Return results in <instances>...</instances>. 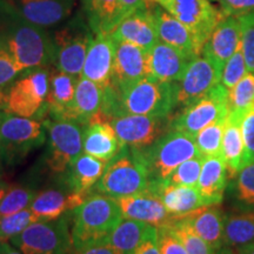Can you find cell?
<instances>
[{
	"label": "cell",
	"mask_w": 254,
	"mask_h": 254,
	"mask_svg": "<svg viewBox=\"0 0 254 254\" xmlns=\"http://www.w3.org/2000/svg\"><path fill=\"white\" fill-rule=\"evenodd\" d=\"M123 218L122 209L114 198L101 193L87 196L73 211L72 247L79 250L105 243Z\"/></svg>",
	"instance_id": "6da1fadb"
},
{
	"label": "cell",
	"mask_w": 254,
	"mask_h": 254,
	"mask_svg": "<svg viewBox=\"0 0 254 254\" xmlns=\"http://www.w3.org/2000/svg\"><path fill=\"white\" fill-rule=\"evenodd\" d=\"M152 177L148 164L141 150L123 148L109 161L95 190L111 198H122L150 190Z\"/></svg>",
	"instance_id": "7a4b0ae2"
},
{
	"label": "cell",
	"mask_w": 254,
	"mask_h": 254,
	"mask_svg": "<svg viewBox=\"0 0 254 254\" xmlns=\"http://www.w3.org/2000/svg\"><path fill=\"white\" fill-rule=\"evenodd\" d=\"M116 92L117 107L114 117L128 113L165 118L177 105L174 82L160 81L151 77Z\"/></svg>",
	"instance_id": "3957f363"
},
{
	"label": "cell",
	"mask_w": 254,
	"mask_h": 254,
	"mask_svg": "<svg viewBox=\"0 0 254 254\" xmlns=\"http://www.w3.org/2000/svg\"><path fill=\"white\" fill-rule=\"evenodd\" d=\"M150 168L152 180H166L176 168L189 159L200 157L194 136L173 129L141 150Z\"/></svg>",
	"instance_id": "277c9868"
},
{
	"label": "cell",
	"mask_w": 254,
	"mask_h": 254,
	"mask_svg": "<svg viewBox=\"0 0 254 254\" xmlns=\"http://www.w3.org/2000/svg\"><path fill=\"white\" fill-rule=\"evenodd\" d=\"M49 87V73L39 67L15 79L5 90L0 91V105L8 113L32 118L46 103Z\"/></svg>",
	"instance_id": "5b68a950"
},
{
	"label": "cell",
	"mask_w": 254,
	"mask_h": 254,
	"mask_svg": "<svg viewBox=\"0 0 254 254\" xmlns=\"http://www.w3.org/2000/svg\"><path fill=\"white\" fill-rule=\"evenodd\" d=\"M9 241L23 254H69L73 249L66 220L32 222Z\"/></svg>",
	"instance_id": "8992f818"
},
{
	"label": "cell",
	"mask_w": 254,
	"mask_h": 254,
	"mask_svg": "<svg viewBox=\"0 0 254 254\" xmlns=\"http://www.w3.org/2000/svg\"><path fill=\"white\" fill-rule=\"evenodd\" d=\"M93 31L79 17L72 23L57 32L53 38L55 59L57 68L60 72L80 77L86 59L87 50L93 40Z\"/></svg>",
	"instance_id": "52a82bcc"
},
{
	"label": "cell",
	"mask_w": 254,
	"mask_h": 254,
	"mask_svg": "<svg viewBox=\"0 0 254 254\" xmlns=\"http://www.w3.org/2000/svg\"><path fill=\"white\" fill-rule=\"evenodd\" d=\"M145 2L159 5L185 25L202 49L217 25L225 18L211 0H145Z\"/></svg>",
	"instance_id": "ba28073f"
},
{
	"label": "cell",
	"mask_w": 254,
	"mask_h": 254,
	"mask_svg": "<svg viewBox=\"0 0 254 254\" xmlns=\"http://www.w3.org/2000/svg\"><path fill=\"white\" fill-rule=\"evenodd\" d=\"M228 113V90L218 84L204 97L186 106L174 120L172 127L177 131L195 136L204 127L227 118Z\"/></svg>",
	"instance_id": "9c48e42d"
},
{
	"label": "cell",
	"mask_w": 254,
	"mask_h": 254,
	"mask_svg": "<svg viewBox=\"0 0 254 254\" xmlns=\"http://www.w3.org/2000/svg\"><path fill=\"white\" fill-rule=\"evenodd\" d=\"M222 67L204 55L196 56L187 65L179 81L174 82L177 105L189 106L208 93L221 80Z\"/></svg>",
	"instance_id": "30bf717a"
},
{
	"label": "cell",
	"mask_w": 254,
	"mask_h": 254,
	"mask_svg": "<svg viewBox=\"0 0 254 254\" xmlns=\"http://www.w3.org/2000/svg\"><path fill=\"white\" fill-rule=\"evenodd\" d=\"M45 141L41 124L26 117L6 114L0 125V154L15 160Z\"/></svg>",
	"instance_id": "8fae6325"
},
{
	"label": "cell",
	"mask_w": 254,
	"mask_h": 254,
	"mask_svg": "<svg viewBox=\"0 0 254 254\" xmlns=\"http://www.w3.org/2000/svg\"><path fill=\"white\" fill-rule=\"evenodd\" d=\"M50 134V167L62 173L84 151V133L77 122L56 120L47 125Z\"/></svg>",
	"instance_id": "7c38bea8"
},
{
	"label": "cell",
	"mask_w": 254,
	"mask_h": 254,
	"mask_svg": "<svg viewBox=\"0 0 254 254\" xmlns=\"http://www.w3.org/2000/svg\"><path fill=\"white\" fill-rule=\"evenodd\" d=\"M111 125L119 140L127 147L142 150L160 138L164 132V118L123 113L111 119Z\"/></svg>",
	"instance_id": "4fadbf2b"
},
{
	"label": "cell",
	"mask_w": 254,
	"mask_h": 254,
	"mask_svg": "<svg viewBox=\"0 0 254 254\" xmlns=\"http://www.w3.org/2000/svg\"><path fill=\"white\" fill-rule=\"evenodd\" d=\"M147 77H150V51L128 41H117L112 86L120 91Z\"/></svg>",
	"instance_id": "5bb4252c"
},
{
	"label": "cell",
	"mask_w": 254,
	"mask_h": 254,
	"mask_svg": "<svg viewBox=\"0 0 254 254\" xmlns=\"http://www.w3.org/2000/svg\"><path fill=\"white\" fill-rule=\"evenodd\" d=\"M117 41L111 36H94L87 50L81 77L95 82L104 91L112 86Z\"/></svg>",
	"instance_id": "9a60e30c"
},
{
	"label": "cell",
	"mask_w": 254,
	"mask_h": 254,
	"mask_svg": "<svg viewBox=\"0 0 254 254\" xmlns=\"http://www.w3.org/2000/svg\"><path fill=\"white\" fill-rule=\"evenodd\" d=\"M146 6L153 17L159 40L177 47L190 58L201 55L202 45L185 25L157 4H146Z\"/></svg>",
	"instance_id": "2e32d148"
},
{
	"label": "cell",
	"mask_w": 254,
	"mask_h": 254,
	"mask_svg": "<svg viewBox=\"0 0 254 254\" xmlns=\"http://www.w3.org/2000/svg\"><path fill=\"white\" fill-rule=\"evenodd\" d=\"M114 199L122 209L124 218L144 221L155 227H160L167 225L173 217L165 207L160 196L152 190Z\"/></svg>",
	"instance_id": "e0dca14e"
},
{
	"label": "cell",
	"mask_w": 254,
	"mask_h": 254,
	"mask_svg": "<svg viewBox=\"0 0 254 254\" xmlns=\"http://www.w3.org/2000/svg\"><path fill=\"white\" fill-rule=\"evenodd\" d=\"M21 17L43 28L55 26L71 14L74 0H8Z\"/></svg>",
	"instance_id": "ac0fdd59"
},
{
	"label": "cell",
	"mask_w": 254,
	"mask_h": 254,
	"mask_svg": "<svg viewBox=\"0 0 254 254\" xmlns=\"http://www.w3.org/2000/svg\"><path fill=\"white\" fill-rule=\"evenodd\" d=\"M241 44L240 17H225L205 43L202 53L224 68Z\"/></svg>",
	"instance_id": "d6986e66"
},
{
	"label": "cell",
	"mask_w": 254,
	"mask_h": 254,
	"mask_svg": "<svg viewBox=\"0 0 254 254\" xmlns=\"http://www.w3.org/2000/svg\"><path fill=\"white\" fill-rule=\"evenodd\" d=\"M177 217L189 224L199 237L208 243L209 246L214 250L215 254L222 250L226 215L218 205L201 206L194 211Z\"/></svg>",
	"instance_id": "ffe728a7"
},
{
	"label": "cell",
	"mask_w": 254,
	"mask_h": 254,
	"mask_svg": "<svg viewBox=\"0 0 254 254\" xmlns=\"http://www.w3.org/2000/svg\"><path fill=\"white\" fill-rule=\"evenodd\" d=\"M192 59L177 47L159 40L150 50V77L166 82L179 81Z\"/></svg>",
	"instance_id": "44dd1931"
},
{
	"label": "cell",
	"mask_w": 254,
	"mask_h": 254,
	"mask_svg": "<svg viewBox=\"0 0 254 254\" xmlns=\"http://www.w3.org/2000/svg\"><path fill=\"white\" fill-rule=\"evenodd\" d=\"M111 36L116 41H128L147 51L159 41L157 27L147 6L124 19Z\"/></svg>",
	"instance_id": "7402d4cb"
},
{
	"label": "cell",
	"mask_w": 254,
	"mask_h": 254,
	"mask_svg": "<svg viewBox=\"0 0 254 254\" xmlns=\"http://www.w3.org/2000/svg\"><path fill=\"white\" fill-rule=\"evenodd\" d=\"M18 18L19 13L8 0H0V91L9 86L21 73L8 49L9 38Z\"/></svg>",
	"instance_id": "603a6c76"
},
{
	"label": "cell",
	"mask_w": 254,
	"mask_h": 254,
	"mask_svg": "<svg viewBox=\"0 0 254 254\" xmlns=\"http://www.w3.org/2000/svg\"><path fill=\"white\" fill-rule=\"evenodd\" d=\"M84 132V152L101 160L110 161L118 155L125 145L119 140L113 126L106 120L87 124Z\"/></svg>",
	"instance_id": "cb8c5ba5"
},
{
	"label": "cell",
	"mask_w": 254,
	"mask_h": 254,
	"mask_svg": "<svg viewBox=\"0 0 254 254\" xmlns=\"http://www.w3.org/2000/svg\"><path fill=\"white\" fill-rule=\"evenodd\" d=\"M150 190L160 196L165 207L173 215L189 213L206 206L196 187L173 185L166 180H152Z\"/></svg>",
	"instance_id": "d4e9b609"
},
{
	"label": "cell",
	"mask_w": 254,
	"mask_h": 254,
	"mask_svg": "<svg viewBox=\"0 0 254 254\" xmlns=\"http://www.w3.org/2000/svg\"><path fill=\"white\" fill-rule=\"evenodd\" d=\"M228 171L221 155L204 158L196 189L205 205H218L224 198L227 186Z\"/></svg>",
	"instance_id": "484cf974"
},
{
	"label": "cell",
	"mask_w": 254,
	"mask_h": 254,
	"mask_svg": "<svg viewBox=\"0 0 254 254\" xmlns=\"http://www.w3.org/2000/svg\"><path fill=\"white\" fill-rule=\"evenodd\" d=\"M78 79L79 77L60 71L50 77L46 105L56 120H72V107Z\"/></svg>",
	"instance_id": "4316f807"
},
{
	"label": "cell",
	"mask_w": 254,
	"mask_h": 254,
	"mask_svg": "<svg viewBox=\"0 0 254 254\" xmlns=\"http://www.w3.org/2000/svg\"><path fill=\"white\" fill-rule=\"evenodd\" d=\"M87 198V193L74 192L66 195L59 190H51L34 198L30 209L36 221H52L58 219L67 209H74Z\"/></svg>",
	"instance_id": "83f0119b"
},
{
	"label": "cell",
	"mask_w": 254,
	"mask_h": 254,
	"mask_svg": "<svg viewBox=\"0 0 254 254\" xmlns=\"http://www.w3.org/2000/svg\"><path fill=\"white\" fill-rule=\"evenodd\" d=\"M243 116L244 114L236 112L228 113L222 136L220 155L226 164L230 179L237 177L241 168L245 166V146L240 127Z\"/></svg>",
	"instance_id": "f1b7e54d"
},
{
	"label": "cell",
	"mask_w": 254,
	"mask_h": 254,
	"mask_svg": "<svg viewBox=\"0 0 254 254\" xmlns=\"http://www.w3.org/2000/svg\"><path fill=\"white\" fill-rule=\"evenodd\" d=\"M105 91L103 88L80 75L72 107V122L87 124L103 111Z\"/></svg>",
	"instance_id": "f546056e"
},
{
	"label": "cell",
	"mask_w": 254,
	"mask_h": 254,
	"mask_svg": "<svg viewBox=\"0 0 254 254\" xmlns=\"http://www.w3.org/2000/svg\"><path fill=\"white\" fill-rule=\"evenodd\" d=\"M84 5L94 36H110L124 19L118 0H84Z\"/></svg>",
	"instance_id": "4dcf8cb0"
},
{
	"label": "cell",
	"mask_w": 254,
	"mask_h": 254,
	"mask_svg": "<svg viewBox=\"0 0 254 254\" xmlns=\"http://www.w3.org/2000/svg\"><path fill=\"white\" fill-rule=\"evenodd\" d=\"M155 228L147 222L123 218L105 243L110 244L122 254H128L140 245Z\"/></svg>",
	"instance_id": "1f68e13d"
},
{
	"label": "cell",
	"mask_w": 254,
	"mask_h": 254,
	"mask_svg": "<svg viewBox=\"0 0 254 254\" xmlns=\"http://www.w3.org/2000/svg\"><path fill=\"white\" fill-rule=\"evenodd\" d=\"M109 161L101 160L87 153H81L71 164V182L72 189L74 192L87 193L105 172Z\"/></svg>",
	"instance_id": "d6a6232c"
},
{
	"label": "cell",
	"mask_w": 254,
	"mask_h": 254,
	"mask_svg": "<svg viewBox=\"0 0 254 254\" xmlns=\"http://www.w3.org/2000/svg\"><path fill=\"white\" fill-rule=\"evenodd\" d=\"M252 243H254V211H239L228 214L224 225L225 249H239Z\"/></svg>",
	"instance_id": "836d02e7"
},
{
	"label": "cell",
	"mask_w": 254,
	"mask_h": 254,
	"mask_svg": "<svg viewBox=\"0 0 254 254\" xmlns=\"http://www.w3.org/2000/svg\"><path fill=\"white\" fill-rule=\"evenodd\" d=\"M167 226L172 230L178 239L182 241L187 254H215L209 244L199 237L189 224L178 218L177 215H173Z\"/></svg>",
	"instance_id": "e575fe53"
},
{
	"label": "cell",
	"mask_w": 254,
	"mask_h": 254,
	"mask_svg": "<svg viewBox=\"0 0 254 254\" xmlns=\"http://www.w3.org/2000/svg\"><path fill=\"white\" fill-rule=\"evenodd\" d=\"M226 119L227 118L212 123L211 125L204 127L194 136L195 144L198 146L200 154L204 158L220 155L222 136H224L225 126H226Z\"/></svg>",
	"instance_id": "d590c367"
},
{
	"label": "cell",
	"mask_w": 254,
	"mask_h": 254,
	"mask_svg": "<svg viewBox=\"0 0 254 254\" xmlns=\"http://www.w3.org/2000/svg\"><path fill=\"white\" fill-rule=\"evenodd\" d=\"M230 112L244 114L254 105V73L246 75L234 87L228 90Z\"/></svg>",
	"instance_id": "8d00e7d4"
},
{
	"label": "cell",
	"mask_w": 254,
	"mask_h": 254,
	"mask_svg": "<svg viewBox=\"0 0 254 254\" xmlns=\"http://www.w3.org/2000/svg\"><path fill=\"white\" fill-rule=\"evenodd\" d=\"M36 193L25 187H9L4 198L0 201V218L18 213L25 208L30 207Z\"/></svg>",
	"instance_id": "74e56055"
},
{
	"label": "cell",
	"mask_w": 254,
	"mask_h": 254,
	"mask_svg": "<svg viewBox=\"0 0 254 254\" xmlns=\"http://www.w3.org/2000/svg\"><path fill=\"white\" fill-rule=\"evenodd\" d=\"M202 161H204L202 155L189 159L173 171L172 174L166 179V182L173 184V185L196 187L200 172H201Z\"/></svg>",
	"instance_id": "f35d334b"
},
{
	"label": "cell",
	"mask_w": 254,
	"mask_h": 254,
	"mask_svg": "<svg viewBox=\"0 0 254 254\" xmlns=\"http://www.w3.org/2000/svg\"><path fill=\"white\" fill-rule=\"evenodd\" d=\"M34 222L33 214L30 207L18 213L0 218V240H11L12 238L21 233L25 228Z\"/></svg>",
	"instance_id": "ab89813d"
},
{
	"label": "cell",
	"mask_w": 254,
	"mask_h": 254,
	"mask_svg": "<svg viewBox=\"0 0 254 254\" xmlns=\"http://www.w3.org/2000/svg\"><path fill=\"white\" fill-rule=\"evenodd\" d=\"M247 72H249V69H247L245 57H244L240 44L239 49L227 60L224 68H222L220 84L226 87L227 90H231L232 87L236 86L238 82L245 77Z\"/></svg>",
	"instance_id": "60d3db41"
},
{
	"label": "cell",
	"mask_w": 254,
	"mask_h": 254,
	"mask_svg": "<svg viewBox=\"0 0 254 254\" xmlns=\"http://www.w3.org/2000/svg\"><path fill=\"white\" fill-rule=\"evenodd\" d=\"M241 19V50L249 72L254 73V13L240 17Z\"/></svg>",
	"instance_id": "b9f144b4"
},
{
	"label": "cell",
	"mask_w": 254,
	"mask_h": 254,
	"mask_svg": "<svg viewBox=\"0 0 254 254\" xmlns=\"http://www.w3.org/2000/svg\"><path fill=\"white\" fill-rule=\"evenodd\" d=\"M237 196L243 204L254 206V163L241 168L237 176Z\"/></svg>",
	"instance_id": "7bdbcfd3"
},
{
	"label": "cell",
	"mask_w": 254,
	"mask_h": 254,
	"mask_svg": "<svg viewBox=\"0 0 254 254\" xmlns=\"http://www.w3.org/2000/svg\"><path fill=\"white\" fill-rule=\"evenodd\" d=\"M241 134L245 146V166L254 163V105L244 113L240 123Z\"/></svg>",
	"instance_id": "ee69618b"
},
{
	"label": "cell",
	"mask_w": 254,
	"mask_h": 254,
	"mask_svg": "<svg viewBox=\"0 0 254 254\" xmlns=\"http://www.w3.org/2000/svg\"><path fill=\"white\" fill-rule=\"evenodd\" d=\"M158 244L160 254H187L182 241L167 225L158 227Z\"/></svg>",
	"instance_id": "f6af8a7d"
},
{
	"label": "cell",
	"mask_w": 254,
	"mask_h": 254,
	"mask_svg": "<svg viewBox=\"0 0 254 254\" xmlns=\"http://www.w3.org/2000/svg\"><path fill=\"white\" fill-rule=\"evenodd\" d=\"M224 17H243L254 13V0H217Z\"/></svg>",
	"instance_id": "bcb514c9"
},
{
	"label": "cell",
	"mask_w": 254,
	"mask_h": 254,
	"mask_svg": "<svg viewBox=\"0 0 254 254\" xmlns=\"http://www.w3.org/2000/svg\"><path fill=\"white\" fill-rule=\"evenodd\" d=\"M128 254H160L158 244V227L138 247Z\"/></svg>",
	"instance_id": "7dc6e473"
},
{
	"label": "cell",
	"mask_w": 254,
	"mask_h": 254,
	"mask_svg": "<svg viewBox=\"0 0 254 254\" xmlns=\"http://www.w3.org/2000/svg\"><path fill=\"white\" fill-rule=\"evenodd\" d=\"M69 254H122L118 252L114 247H112L107 243L95 244V245H90L82 249L74 250L72 249Z\"/></svg>",
	"instance_id": "c3c4849f"
},
{
	"label": "cell",
	"mask_w": 254,
	"mask_h": 254,
	"mask_svg": "<svg viewBox=\"0 0 254 254\" xmlns=\"http://www.w3.org/2000/svg\"><path fill=\"white\" fill-rule=\"evenodd\" d=\"M118 2L124 19L128 17L129 14H132L133 12L146 7L145 0H118Z\"/></svg>",
	"instance_id": "681fc988"
},
{
	"label": "cell",
	"mask_w": 254,
	"mask_h": 254,
	"mask_svg": "<svg viewBox=\"0 0 254 254\" xmlns=\"http://www.w3.org/2000/svg\"><path fill=\"white\" fill-rule=\"evenodd\" d=\"M217 254H254V243L250 244V245L239 247V249H222L220 252H218Z\"/></svg>",
	"instance_id": "f907efd6"
},
{
	"label": "cell",
	"mask_w": 254,
	"mask_h": 254,
	"mask_svg": "<svg viewBox=\"0 0 254 254\" xmlns=\"http://www.w3.org/2000/svg\"><path fill=\"white\" fill-rule=\"evenodd\" d=\"M0 254H23L19 250L12 247L7 241L0 240Z\"/></svg>",
	"instance_id": "816d5d0a"
},
{
	"label": "cell",
	"mask_w": 254,
	"mask_h": 254,
	"mask_svg": "<svg viewBox=\"0 0 254 254\" xmlns=\"http://www.w3.org/2000/svg\"><path fill=\"white\" fill-rule=\"evenodd\" d=\"M8 190H9V186L7 184L2 182V180H0V201H1V199L4 198Z\"/></svg>",
	"instance_id": "f5cc1de1"
},
{
	"label": "cell",
	"mask_w": 254,
	"mask_h": 254,
	"mask_svg": "<svg viewBox=\"0 0 254 254\" xmlns=\"http://www.w3.org/2000/svg\"><path fill=\"white\" fill-rule=\"evenodd\" d=\"M6 114H7V111H6L4 107H2V105H0V125H1L2 120L5 119Z\"/></svg>",
	"instance_id": "db71d44e"
},
{
	"label": "cell",
	"mask_w": 254,
	"mask_h": 254,
	"mask_svg": "<svg viewBox=\"0 0 254 254\" xmlns=\"http://www.w3.org/2000/svg\"><path fill=\"white\" fill-rule=\"evenodd\" d=\"M211 1H212V0H211Z\"/></svg>",
	"instance_id": "11a10c76"
}]
</instances>
